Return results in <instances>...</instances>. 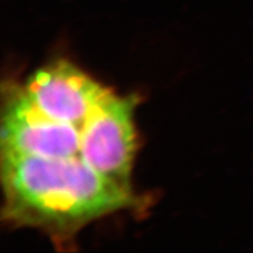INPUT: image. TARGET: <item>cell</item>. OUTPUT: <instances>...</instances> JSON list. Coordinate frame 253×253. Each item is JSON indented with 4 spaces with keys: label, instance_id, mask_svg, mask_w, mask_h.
I'll return each instance as SVG.
<instances>
[{
    "label": "cell",
    "instance_id": "obj_1",
    "mask_svg": "<svg viewBox=\"0 0 253 253\" xmlns=\"http://www.w3.org/2000/svg\"><path fill=\"white\" fill-rule=\"evenodd\" d=\"M0 177L2 219L42 231L65 249L91 221L143 207L134 189L97 172L80 157L46 158L1 150Z\"/></svg>",
    "mask_w": 253,
    "mask_h": 253
},
{
    "label": "cell",
    "instance_id": "obj_2",
    "mask_svg": "<svg viewBox=\"0 0 253 253\" xmlns=\"http://www.w3.org/2000/svg\"><path fill=\"white\" fill-rule=\"evenodd\" d=\"M135 94L121 95L108 90L91 112L81 128V158L97 172L126 188L131 185V171L137 136Z\"/></svg>",
    "mask_w": 253,
    "mask_h": 253
},
{
    "label": "cell",
    "instance_id": "obj_3",
    "mask_svg": "<svg viewBox=\"0 0 253 253\" xmlns=\"http://www.w3.org/2000/svg\"><path fill=\"white\" fill-rule=\"evenodd\" d=\"M0 150L46 158H81V128L46 116L23 84H2ZM82 160V158H81Z\"/></svg>",
    "mask_w": 253,
    "mask_h": 253
},
{
    "label": "cell",
    "instance_id": "obj_4",
    "mask_svg": "<svg viewBox=\"0 0 253 253\" xmlns=\"http://www.w3.org/2000/svg\"><path fill=\"white\" fill-rule=\"evenodd\" d=\"M23 87L32 102L46 116L80 128L91 109L109 90L65 59L54 60L38 69Z\"/></svg>",
    "mask_w": 253,
    "mask_h": 253
}]
</instances>
